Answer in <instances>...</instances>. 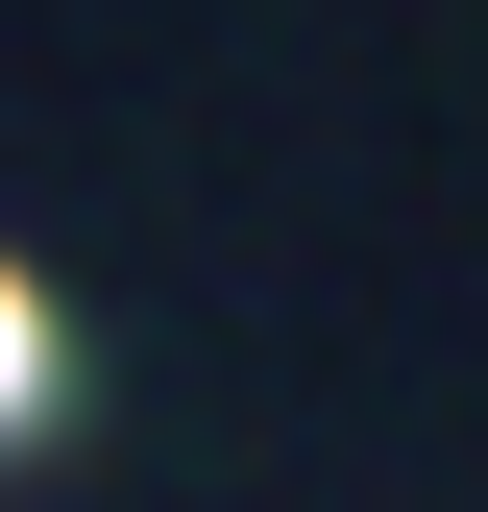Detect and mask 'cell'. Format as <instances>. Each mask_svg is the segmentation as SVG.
<instances>
[{"label": "cell", "mask_w": 488, "mask_h": 512, "mask_svg": "<svg viewBox=\"0 0 488 512\" xmlns=\"http://www.w3.org/2000/svg\"><path fill=\"white\" fill-rule=\"evenodd\" d=\"M25 415H49V293L0 269V439H25Z\"/></svg>", "instance_id": "6da1fadb"}]
</instances>
